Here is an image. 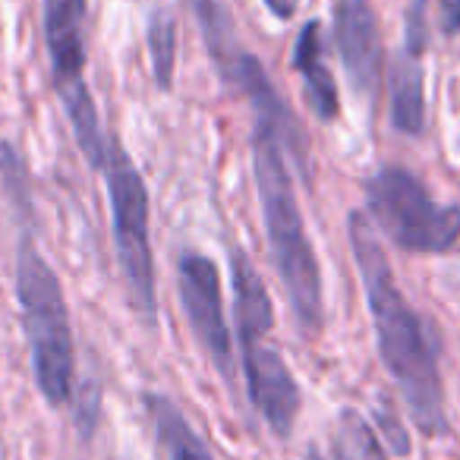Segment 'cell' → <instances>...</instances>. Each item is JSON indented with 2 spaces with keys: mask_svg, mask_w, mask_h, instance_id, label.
Listing matches in <instances>:
<instances>
[{
  "mask_svg": "<svg viewBox=\"0 0 460 460\" xmlns=\"http://www.w3.org/2000/svg\"><path fill=\"white\" fill-rule=\"evenodd\" d=\"M347 237H350L353 262H357L359 284L369 303L385 369L394 378L413 426L426 438H441L451 432V422H447L445 388H441L438 372V341L432 328L420 319V313L410 306L403 290L397 288L388 252L363 211H350Z\"/></svg>",
  "mask_w": 460,
  "mask_h": 460,
  "instance_id": "1",
  "label": "cell"
},
{
  "mask_svg": "<svg viewBox=\"0 0 460 460\" xmlns=\"http://www.w3.org/2000/svg\"><path fill=\"white\" fill-rule=\"evenodd\" d=\"M281 136L269 123L256 120L252 133V173H256L259 205H262L265 234H269L271 262L288 290L290 309L303 334H319L325 325V294L322 269L315 259L313 240L306 234L300 199L294 190L288 158L281 152Z\"/></svg>",
  "mask_w": 460,
  "mask_h": 460,
  "instance_id": "2",
  "label": "cell"
},
{
  "mask_svg": "<svg viewBox=\"0 0 460 460\" xmlns=\"http://www.w3.org/2000/svg\"><path fill=\"white\" fill-rule=\"evenodd\" d=\"M16 300H20L22 332L32 353L35 385L51 407H66L76 394L73 322L60 278L35 250L32 237H22L16 250Z\"/></svg>",
  "mask_w": 460,
  "mask_h": 460,
  "instance_id": "3",
  "label": "cell"
},
{
  "mask_svg": "<svg viewBox=\"0 0 460 460\" xmlns=\"http://www.w3.org/2000/svg\"><path fill=\"white\" fill-rule=\"evenodd\" d=\"M366 211L403 252L451 256L460 252V205H441L403 164H385L363 183Z\"/></svg>",
  "mask_w": 460,
  "mask_h": 460,
  "instance_id": "4",
  "label": "cell"
},
{
  "mask_svg": "<svg viewBox=\"0 0 460 460\" xmlns=\"http://www.w3.org/2000/svg\"><path fill=\"white\" fill-rule=\"evenodd\" d=\"M104 186L111 202V230L114 250L120 262L123 281L129 290V303L148 328L158 322V290H155V256L148 237V190L139 167L114 133L108 136L104 152Z\"/></svg>",
  "mask_w": 460,
  "mask_h": 460,
  "instance_id": "5",
  "label": "cell"
},
{
  "mask_svg": "<svg viewBox=\"0 0 460 460\" xmlns=\"http://www.w3.org/2000/svg\"><path fill=\"white\" fill-rule=\"evenodd\" d=\"M85 16H89V0H45V41L54 89L83 158L95 171H102L108 133L102 129L95 98L85 83Z\"/></svg>",
  "mask_w": 460,
  "mask_h": 460,
  "instance_id": "6",
  "label": "cell"
},
{
  "mask_svg": "<svg viewBox=\"0 0 460 460\" xmlns=\"http://www.w3.org/2000/svg\"><path fill=\"white\" fill-rule=\"evenodd\" d=\"M177 290L180 306L190 322L192 334L208 353L215 369L224 378L234 376V341H230L227 315H224V294L217 265L202 252H180L177 259Z\"/></svg>",
  "mask_w": 460,
  "mask_h": 460,
  "instance_id": "7",
  "label": "cell"
},
{
  "mask_svg": "<svg viewBox=\"0 0 460 460\" xmlns=\"http://www.w3.org/2000/svg\"><path fill=\"white\" fill-rule=\"evenodd\" d=\"M240 363H243L246 391H250V401L256 407V413L262 416L265 426L278 438H290L296 426V416H300L303 394L288 359L269 341H256V344L240 347Z\"/></svg>",
  "mask_w": 460,
  "mask_h": 460,
  "instance_id": "8",
  "label": "cell"
},
{
  "mask_svg": "<svg viewBox=\"0 0 460 460\" xmlns=\"http://www.w3.org/2000/svg\"><path fill=\"white\" fill-rule=\"evenodd\" d=\"M334 48L353 92L376 95L385 73V41L369 0H334Z\"/></svg>",
  "mask_w": 460,
  "mask_h": 460,
  "instance_id": "9",
  "label": "cell"
},
{
  "mask_svg": "<svg viewBox=\"0 0 460 460\" xmlns=\"http://www.w3.org/2000/svg\"><path fill=\"white\" fill-rule=\"evenodd\" d=\"M230 275H234V313H237V344H256L269 341L275 328V306H271L269 288L262 275L246 256L243 246H230L227 250Z\"/></svg>",
  "mask_w": 460,
  "mask_h": 460,
  "instance_id": "10",
  "label": "cell"
},
{
  "mask_svg": "<svg viewBox=\"0 0 460 460\" xmlns=\"http://www.w3.org/2000/svg\"><path fill=\"white\" fill-rule=\"evenodd\" d=\"M290 66L300 73L303 92H306V104L322 123H334L341 117V98L338 83L328 73L325 64V32H322L319 20H309L300 29L294 41V54H290Z\"/></svg>",
  "mask_w": 460,
  "mask_h": 460,
  "instance_id": "11",
  "label": "cell"
},
{
  "mask_svg": "<svg viewBox=\"0 0 460 460\" xmlns=\"http://www.w3.org/2000/svg\"><path fill=\"white\" fill-rule=\"evenodd\" d=\"M388 114L391 127L403 136L426 129V73L422 60L410 54H397L388 66Z\"/></svg>",
  "mask_w": 460,
  "mask_h": 460,
  "instance_id": "12",
  "label": "cell"
},
{
  "mask_svg": "<svg viewBox=\"0 0 460 460\" xmlns=\"http://www.w3.org/2000/svg\"><path fill=\"white\" fill-rule=\"evenodd\" d=\"M148 410V420L155 429V441H158L161 460H215L192 422L183 416V410L171 401L167 394L158 391H146L142 394Z\"/></svg>",
  "mask_w": 460,
  "mask_h": 460,
  "instance_id": "13",
  "label": "cell"
},
{
  "mask_svg": "<svg viewBox=\"0 0 460 460\" xmlns=\"http://www.w3.org/2000/svg\"><path fill=\"white\" fill-rule=\"evenodd\" d=\"M306 460H388V454L376 429L363 420V413L344 407L325 441L309 445Z\"/></svg>",
  "mask_w": 460,
  "mask_h": 460,
  "instance_id": "14",
  "label": "cell"
},
{
  "mask_svg": "<svg viewBox=\"0 0 460 460\" xmlns=\"http://www.w3.org/2000/svg\"><path fill=\"white\" fill-rule=\"evenodd\" d=\"M148 60H152V76L161 92L173 89V73H177V16L171 10H155L148 16L146 29Z\"/></svg>",
  "mask_w": 460,
  "mask_h": 460,
  "instance_id": "15",
  "label": "cell"
},
{
  "mask_svg": "<svg viewBox=\"0 0 460 460\" xmlns=\"http://www.w3.org/2000/svg\"><path fill=\"white\" fill-rule=\"evenodd\" d=\"M190 7L199 20V29H202V35H205L211 60H215V66H221L224 60L240 51L227 10L221 7V0H190Z\"/></svg>",
  "mask_w": 460,
  "mask_h": 460,
  "instance_id": "16",
  "label": "cell"
},
{
  "mask_svg": "<svg viewBox=\"0 0 460 460\" xmlns=\"http://www.w3.org/2000/svg\"><path fill=\"white\" fill-rule=\"evenodd\" d=\"M426 4L429 0H410V10H407V41H403V54L410 58L422 60V51H426Z\"/></svg>",
  "mask_w": 460,
  "mask_h": 460,
  "instance_id": "17",
  "label": "cell"
},
{
  "mask_svg": "<svg viewBox=\"0 0 460 460\" xmlns=\"http://www.w3.org/2000/svg\"><path fill=\"white\" fill-rule=\"evenodd\" d=\"M376 422H378V429H382L385 441H388V451L397 454V457H407V454H410V435H407V429L401 426V420L394 416V410L378 407L376 410Z\"/></svg>",
  "mask_w": 460,
  "mask_h": 460,
  "instance_id": "18",
  "label": "cell"
},
{
  "mask_svg": "<svg viewBox=\"0 0 460 460\" xmlns=\"http://www.w3.org/2000/svg\"><path fill=\"white\" fill-rule=\"evenodd\" d=\"M73 403H76L79 432H83V438H89L92 429H95V420H98V391H95V385H89V388L83 391V401H73Z\"/></svg>",
  "mask_w": 460,
  "mask_h": 460,
  "instance_id": "19",
  "label": "cell"
},
{
  "mask_svg": "<svg viewBox=\"0 0 460 460\" xmlns=\"http://www.w3.org/2000/svg\"><path fill=\"white\" fill-rule=\"evenodd\" d=\"M438 32L445 39H457L460 35V0H438Z\"/></svg>",
  "mask_w": 460,
  "mask_h": 460,
  "instance_id": "20",
  "label": "cell"
},
{
  "mask_svg": "<svg viewBox=\"0 0 460 460\" xmlns=\"http://www.w3.org/2000/svg\"><path fill=\"white\" fill-rule=\"evenodd\" d=\"M265 7H269L271 16H278V20H294L296 7H300V0H265Z\"/></svg>",
  "mask_w": 460,
  "mask_h": 460,
  "instance_id": "21",
  "label": "cell"
}]
</instances>
